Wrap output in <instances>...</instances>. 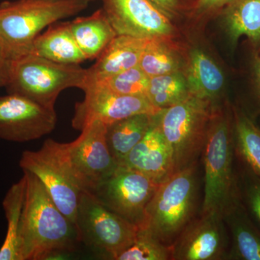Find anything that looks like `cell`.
I'll use <instances>...</instances> for the list:
<instances>
[{"label":"cell","mask_w":260,"mask_h":260,"mask_svg":"<svg viewBox=\"0 0 260 260\" xmlns=\"http://www.w3.org/2000/svg\"><path fill=\"white\" fill-rule=\"evenodd\" d=\"M26 190L19 236L20 260H45L75 250L79 242L74 224L56 207L40 180L23 171Z\"/></svg>","instance_id":"cell-1"},{"label":"cell","mask_w":260,"mask_h":260,"mask_svg":"<svg viewBox=\"0 0 260 260\" xmlns=\"http://www.w3.org/2000/svg\"><path fill=\"white\" fill-rule=\"evenodd\" d=\"M203 153L204 198L201 214L223 216L239 202L232 112L220 108L215 110Z\"/></svg>","instance_id":"cell-2"},{"label":"cell","mask_w":260,"mask_h":260,"mask_svg":"<svg viewBox=\"0 0 260 260\" xmlns=\"http://www.w3.org/2000/svg\"><path fill=\"white\" fill-rule=\"evenodd\" d=\"M88 0H16L0 4V45L7 59L30 52L46 27L88 8Z\"/></svg>","instance_id":"cell-3"},{"label":"cell","mask_w":260,"mask_h":260,"mask_svg":"<svg viewBox=\"0 0 260 260\" xmlns=\"http://www.w3.org/2000/svg\"><path fill=\"white\" fill-rule=\"evenodd\" d=\"M198 162L174 172L160 183L145 210L140 229L162 244L172 246L194 218Z\"/></svg>","instance_id":"cell-4"},{"label":"cell","mask_w":260,"mask_h":260,"mask_svg":"<svg viewBox=\"0 0 260 260\" xmlns=\"http://www.w3.org/2000/svg\"><path fill=\"white\" fill-rule=\"evenodd\" d=\"M218 108L209 101L189 94L159 113L157 124L170 149L174 173L198 162L212 117Z\"/></svg>","instance_id":"cell-5"},{"label":"cell","mask_w":260,"mask_h":260,"mask_svg":"<svg viewBox=\"0 0 260 260\" xmlns=\"http://www.w3.org/2000/svg\"><path fill=\"white\" fill-rule=\"evenodd\" d=\"M10 61L9 81L5 86L8 93L44 107L54 109L56 99L66 89L85 87L87 69L80 64H62L31 54Z\"/></svg>","instance_id":"cell-6"},{"label":"cell","mask_w":260,"mask_h":260,"mask_svg":"<svg viewBox=\"0 0 260 260\" xmlns=\"http://www.w3.org/2000/svg\"><path fill=\"white\" fill-rule=\"evenodd\" d=\"M107 132V124L95 120L85 126L74 141L59 143L61 157L84 192L93 193L117 169L108 146Z\"/></svg>","instance_id":"cell-7"},{"label":"cell","mask_w":260,"mask_h":260,"mask_svg":"<svg viewBox=\"0 0 260 260\" xmlns=\"http://www.w3.org/2000/svg\"><path fill=\"white\" fill-rule=\"evenodd\" d=\"M76 229L79 242L115 260L133 244L139 231L137 225L109 210L91 193L84 191L78 205Z\"/></svg>","instance_id":"cell-8"},{"label":"cell","mask_w":260,"mask_h":260,"mask_svg":"<svg viewBox=\"0 0 260 260\" xmlns=\"http://www.w3.org/2000/svg\"><path fill=\"white\" fill-rule=\"evenodd\" d=\"M19 165L40 180L56 207L76 227L82 191L61 157L59 143L48 139L40 150H25Z\"/></svg>","instance_id":"cell-9"},{"label":"cell","mask_w":260,"mask_h":260,"mask_svg":"<svg viewBox=\"0 0 260 260\" xmlns=\"http://www.w3.org/2000/svg\"><path fill=\"white\" fill-rule=\"evenodd\" d=\"M159 184L142 173L118 166L91 194L109 210L140 228Z\"/></svg>","instance_id":"cell-10"},{"label":"cell","mask_w":260,"mask_h":260,"mask_svg":"<svg viewBox=\"0 0 260 260\" xmlns=\"http://www.w3.org/2000/svg\"><path fill=\"white\" fill-rule=\"evenodd\" d=\"M83 102L77 103L72 125L80 130L92 121L107 125L138 114L156 115L164 109L153 105L145 95H126L114 93L103 85L90 84L83 90Z\"/></svg>","instance_id":"cell-11"},{"label":"cell","mask_w":260,"mask_h":260,"mask_svg":"<svg viewBox=\"0 0 260 260\" xmlns=\"http://www.w3.org/2000/svg\"><path fill=\"white\" fill-rule=\"evenodd\" d=\"M56 121L54 108L17 94L0 96V139L13 143L39 139L54 129Z\"/></svg>","instance_id":"cell-12"},{"label":"cell","mask_w":260,"mask_h":260,"mask_svg":"<svg viewBox=\"0 0 260 260\" xmlns=\"http://www.w3.org/2000/svg\"><path fill=\"white\" fill-rule=\"evenodd\" d=\"M229 231L222 215L200 214L184 228L173 243L171 260L226 259Z\"/></svg>","instance_id":"cell-13"},{"label":"cell","mask_w":260,"mask_h":260,"mask_svg":"<svg viewBox=\"0 0 260 260\" xmlns=\"http://www.w3.org/2000/svg\"><path fill=\"white\" fill-rule=\"evenodd\" d=\"M116 35L152 39L170 38L174 32L171 19L148 0H102Z\"/></svg>","instance_id":"cell-14"},{"label":"cell","mask_w":260,"mask_h":260,"mask_svg":"<svg viewBox=\"0 0 260 260\" xmlns=\"http://www.w3.org/2000/svg\"><path fill=\"white\" fill-rule=\"evenodd\" d=\"M118 166L142 173L159 184L172 175V154L157 124V119L144 138Z\"/></svg>","instance_id":"cell-15"},{"label":"cell","mask_w":260,"mask_h":260,"mask_svg":"<svg viewBox=\"0 0 260 260\" xmlns=\"http://www.w3.org/2000/svg\"><path fill=\"white\" fill-rule=\"evenodd\" d=\"M150 39L116 35L97 58L95 64L87 69L85 87L138 66Z\"/></svg>","instance_id":"cell-16"},{"label":"cell","mask_w":260,"mask_h":260,"mask_svg":"<svg viewBox=\"0 0 260 260\" xmlns=\"http://www.w3.org/2000/svg\"><path fill=\"white\" fill-rule=\"evenodd\" d=\"M189 94L209 101H215L224 87V75L216 63L200 49H193L183 70Z\"/></svg>","instance_id":"cell-17"},{"label":"cell","mask_w":260,"mask_h":260,"mask_svg":"<svg viewBox=\"0 0 260 260\" xmlns=\"http://www.w3.org/2000/svg\"><path fill=\"white\" fill-rule=\"evenodd\" d=\"M230 246L227 260H260V231L246 213L240 200L223 214Z\"/></svg>","instance_id":"cell-18"},{"label":"cell","mask_w":260,"mask_h":260,"mask_svg":"<svg viewBox=\"0 0 260 260\" xmlns=\"http://www.w3.org/2000/svg\"><path fill=\"white\" fill-rule=\"evenodd\" d=\"M28 54L62 64H80L86 60L73 37L70 22L53 23L39 34Z\"/></svg>","instance_id":"cell-19"},{"label":"cell","mask_w":260,"mask_h":260,"mask_svg":"<svg viewBox=\"0 0 260 260\" xmlns=\"http://www.w3.org/2000/svg\"><path fill=\"white\" fill-rule=\"evenodd\" d=\"M70 26L86 60L96 59L116 36L102 8L90 16L80 17L70 21Z\"/></svg>","instance_id":"cell-20"},{"label":"cell","mask_w":260,"mask_h":260,"mask_svg":"<svg viewBox=\"0 0 260 260\" xmlns=\"http://www.w3.org/2000/svg\"><path fill=\"white\" fill-rule=\"evenodd\" d=\"M157 115L138 114L107 126L108 146L117 164L144 138Z\"/></svg>","instance_id":"cell-21"},{"label":"cell","mask_w":260,"mask_h":260,"mask_svg":"<svg viewBox=\"0 0 260 260\" xmlns=\"http://www.w3.org/2000/svg\"><path fill=\"white\" fill-rule=\"evenodd\" d=\"M221 11L232 44L243 36L254 44L260 42V0H234Z\"/></svg>","instance_id":"cell-22"},{"label":"cell","mask_w":260,"mask_h":260,"mask_svg":"<svg viewBox=\"0 0 260 260\" xmlns=\"http://www.w3.org/2000/svg\"><path fill=\"white\" fill-rule=\"evenodd\" d=\"M26 190V178L24 175L15 183L5 195L3 202L7 222L6 237L0 248V260H20L19 236Z\"/></svg>","instance_id":"cell-23"},{"label":"cell","mask_w":260,"mask_h":260,"mask_svg":"<svg viewBox=\"0 0 260 260\" xmlns=\"http://www.w3.org/2000/svg\"><path fill=\"white\" fill-rule=\"evenodd\" d=\"M232 117L237 159L260 179V129L239 108H233Z\"/></svg>","instance_id":"cell-24"},{"label":"cell","mask_w":260,"mask_h":260,"mask_svg":"<svg viewBox=\"0 0 260 260\" xmlns=\"http://www.w3.org/2000/svg\"><path fill=\"white\" fill-rule=\"evenodd\" d=\"M138 66L150 78L183 73L185 64L169 38L155 37L149 40Z\"/></svg>","instance_id":"cell-25"},{"label":"cell","mask_w":260,"mask_h":260,"mask_svg":"<svg viewBox=\"0 0 260 260\" xmlns=\"http://www.w3.org/2000/svg\"><path fill=\"white\" fill-rule=\"evenodd\" d=\"M189 95L184 73H172L150 78L147 97L155 107L167 109Z\"/></svg>","instance_id":"cell-26"},{"label":"cell","mask_w":260,"mask_h":260,"mask_svg":"<svg viewBox=\"0 0 260 260\" xmlns=\"http://www.w3.org/2000/svg\"><path fill=\"white\" fill-rule=\"evenodd\" d=\"M239 200L252 223L260 231V179L237 159Z\"/></svg>","instance_id":"cell-27"},{"label":"cell","mask_w":260,"mask_h":260,"mask_svg":"<svg viewBox=\"0 0 260 260\" xmlns=\"http://www.w3.org/2000/svg\"><path fill=\"white\" fill-rule=\"evenodd\" d=\"M149 80L148 75L137 66L88 85L99 84L121 95L147 96Z\"/></svg>","instance_id":"cell-28"},{"label":"cell","mask_w":260,"mask_h":260,"mask_svg":"<svg viewBox=\"0 0 260 260\" xmlns=\"http://www.w3.org/2000/svg\"><path fill=\"white\" fill-rule=\"evenodd\" d=\"M172 248L139 229L133 244L116 260H171Z\"/></svg>","instance_id":"cell-29"},{"label":"cell","mask_w":260,"mask_h":260,"mask_svg":"<svg viewBox=\"0 0 260 260\" xmlns=\"http://www.w3.org/2000/svg\"><path fill=\"white\" fill-rule=\"evenodd\" d=\"M234 0H197L190 7L195 17H205L215 14L230 4Z\"/></svg>","instance_id":"cell-30"},{"label":"cell","mask_w":260,"mask_h":260,"mask_svg":"<svg viewBox=\"0 0 260 260\" xmlns=\"http://www.w3.org/2000/svg\"><path fill=\"white\" fill-rule=\"evenodd\" d=\"M172 20L182 10L181 0H148Z\"/></svg>","instance_id":"cell-31"},{"label":"cell","mask_w":260,"mask_h":260,"mask_svg":"<svg viewBox=\"0 0 260 260\" xmlns=\"http://www.w3.org/2000/svg\"><path fill=\"white\" fill-rule=\"evenodd\" d=\"M11 61L0 54V88L5 87L9 81Z\"/></svg>","instance_id":"cell-32"},{"label":"cell","mask_w":260,"mask_h":260,"mask_svg":"<svg viewBox=\"0 0 260 260\" xmlns=\"http://www.w3.org/2000/svg\"><path fill=\"white\" fill-rule=\"evenodd\" d=\"M253 68H254V75L257 87L258 99L260 103V57L256 55L253 60Z\"/></svg>","instance_id":"cell-33"},{"label":"cell","mask_w":260,"mask_h":260,"mask_svg":"<svg viewBox=\"0 0 260 260\" xmlns=\"http://www.w3.org/2000/svg\"><path fill=\"white\" fill-rule=\"evenodd\" d=\"M0 54H3V55L5 56L4 54H3V49H2L1 45H0Z\"/></svg>","instance_id":"cell-34"},{"label":"cell","mask_w":260,"mask_h":260,"mask_svg":"<svg viewBox=\"0 0 260 260\" xmlns=\"http://www.w3.org/2000/svg\"><path fill=\"white\" fill-rule=\"evenodd\" d=\"M88 1H89V2H91V1H97V0H88Z\"/></svg>","instance_id":"cell-35"}]
</instances>
